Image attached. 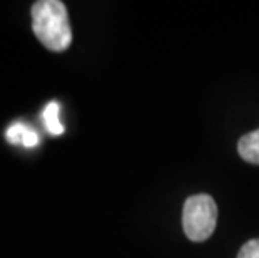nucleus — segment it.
I'll return each mask as SVG.
<instances>
[{"mask_svg": "<svg viewBox=\"0 0 259 258\" xmlns=\"http://www.w3.org/2000/svg\"><path fill=\"white\" fill-rule=\"evenodd\" d=\"M32 29L49 51L62 52L72 42L69 14L60 0H38L32 5Z\"/></svg>", "mask_w": 259, "mask_h": 258, "instance_id": "nucleus-1", "label": "nucleus"}, {"mask_svg": "<svg viewBox=\"0 0 259 258\" xmlns=\"http://www.w3.org/2000/svg\"><path fill=\"white\" fill-rule=\"evenodd\" d=\"M218 222V206L209 195H194L187 198L183 211V227L187 238L204 241L212 235Z\"/></svg>", "mask_w": 259, "mask_h": 258, "instance_id": "nucleus-2", "label": "nucleus"}, {"mask_svg": "<svg viewBox=\"0 0 259 258\" xmlns=\"http://www.w3.org/2000/svg\"><path fill=\"white\" fill-rule=\"evenodd\" d=\"M5 138L10 144H22L25 148H34L38 144V134L24 123H14L5 133Z\"/></svg>", "mask_w": 259, "mask_h": 258, "instance_id": "nucleus-3", "label": "nucleus"}, {"mask_svg": "<svg viewBox=\"0 0 259 258\" xmlns=\"http://www.w3.org/2000/svg\"><path fill=\"white\" fill-rule=\"evenodd\" d=\"M238 151L244 161L259 164V129L242 136L238 142Z\"/></svg>", "mask_w": 259, "mask_h": 258, "instance_id": "nucleus-4", "label": "nucleus"}, {"mask_svg": "<svg viewBox=\"0 0 259 258\" xmlns=\"http://www.w3.org/2000/svg\"><path fill=\"white\" fill-rule=\"evenodd\" d=\"M59 113H60V104L57 101L49 102L46 106V109H44V113H42L46 128H47L49 133L54 134V136H59V134L64 133V126L59 119Z\"/></svg>", "mask_w": 259, "mask_h": 258, "instance_id": "nucleus-5", "label": "nucleus"}, {"mask_svg": "<svg viewBox=\"0 0 259 258\" xmlns=\"http://www.w3.org/2000/svg\"><path fill=\"white\" fill-rule=\"evenodd\" d=\"M238 258H259V238L249 240L247 243L242 245Z\"/></svg>", "mask_w": 259, "mask_h": 258, "instance_id": "nucleus-6", "label": "nucleus"}]
</instances>
